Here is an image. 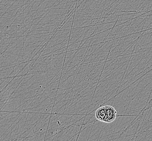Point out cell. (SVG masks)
Masks as SVG:
<instances>
[{
    "mask_svg": "<svg viewBox=\"0 0 152 141\" xmlns=\"http://www.w3.org/2000/svg\"><path fill=\"white\" fill-rule=\"evenodd\" d=\"M95 117L97 120L104 123H112L117 117V111L115 109L110 105H105L98 108Z\"/></svg>",
    "mask_w": 152,
    "mask_h": 141,
    "instance_id": "1",
    "label": "cell"
}]
</instances>
